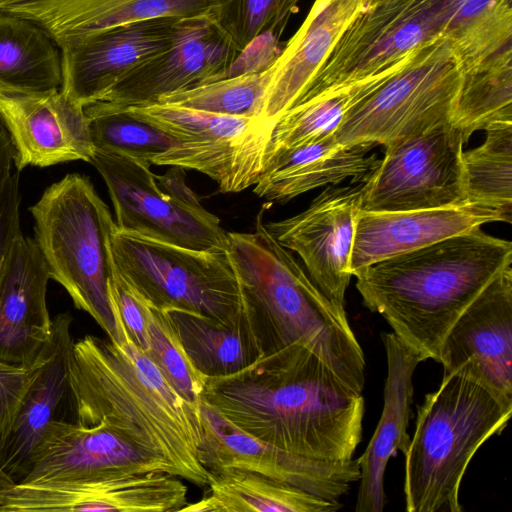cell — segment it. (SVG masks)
<instances>
[{
	"instance_id": "1",
	"label": "cell",
	"mask_w": 512,
	"mask_h": 512,
	"mask_svg": "<svg viewBox=\"0 0 512 512\" xmlns=\"http://www.w3.org/2000/svg\"><path fill=\"white\" fill-rule=\"evenodd\" d=\"M200 400L245 433L307 458L350 460L362 440V393L302 344L207 378Z\"/></svg>"
},
{
	"instance_id": "2",
	"label": "cell",
	"mask_w": 512,
	"mask_h": 512,
	"mask_svg": "<svg viewBox=\"0 0 512 512\" xmlns=\"http://www.w3.org/2000/svg\"><path fill=\"white\" fill-rule=\"evenodd\" d=\"M120 330V343L94 335L74 341L68 384L76 422L103 424L163 460L171 475L208 486L210 472L200 460L199 404L180 396L151 358Z\"/></svg>"
},
{
	"instance_id": "3",
	"label": "cell",
	"mask_w": 512,
	"mask_h": 512,
	"mask_svg": "<svg viewBox=\"0 0 512 512\" xmlns=\"http://www.w3.org/2000/svg\"><path fill=\"white\" fill-rule=\"evenodd\" d=\"M512 264V243L475 228L370 264L353 276L363 305L424 361H437L458 317Z\"/></svg>"
},
{
	"instance_id": "4",
	"label": "cell",
	"mask_w": 512,
	"mask_h": 512,
	"mask_svg": "<svg viewBox=\"0 0 512 512\" xmlns=\"http://www.w3.org/2000/svg\"><path fill=\"white\" fill-rule=\"evenodd\" d=\"M227 240L244 307L264 355L302 344L362 393L366 362L348 318L319 291L290 250L270 234L263 210L253 231L227 232Z\"/></svg>"
},
{
	"instance_id": "5",
	"label": "cell",
	"mask_w": 512,
	"mask_h": 512,
	"mask_svg": "<svg viewBox=\"0 0 512 512\" xmlns=\"http://www.w3.org/2000/svg\"><path fill=\"white\" fill-rule=\"evenodd\" d=\"M512 398L494 390L466 365L443 373L439 387L418 406L405 452L407 512H460L459 490L480 446L499 434Z\"/></svg>"
},
{
	"instance_id": "6",
	"label": "cell",
	"mask_w": 512,
	"mask_h": 512,
	"mask_svg": "<svg viewBox=\"0 0 512 512\" xmlns=\"http://www.w3.org/2000/svg\"><path fill=\"white\" fill-rule=\"evenodd\" d=\"M34 240L50 279L88 313L107 337L122 340L109 287L114 275L111 238L116 223L89 177L71 173L45 189L30 207Z\"/></svg>"
},
{
	"instance_id": "7",
	"label": "cell",
	"mask_w": 512,
	"mask_h": 512,
	"mask_svg": "<svg viewBox=\"0 0 512 512\" xmlns=\"http://www.w3.org/2000/svg\"><path fill=\"white\" fill-rule=\"evenodd\" d=\"M116 270L156 308L200 314L230 325L247 316L227 250H195L115 228Z\"/></svg>"
},
{
	"instance_id": "8",
	"label": "cell",
	"mask_w": 512,
	"mask_h": 512,
	"mask_svg": "<svg viewBox=\"0 0 512 512\" xmlns=\"http://www.w3.org/2000/svg\"><path fill=\"white\" fill-rule=\"evenodd\" d=\"M90 163L108 188L119 230L195 250H227V232L186 185L183 168L155 175L147 161L100 150Z\"/></svg>"
},
{
	"instance_id": "9",
	"label": "cell",
	"mask_w": 512,
	"mask_h": 512,
	"mask_svg": "<svg viewBox=\"0 0 512 512\" xmlns=\"http://www.w3.org/2000/svg\"><path fill=\"white\" fill-rule=\"evenodd\" d=\"M462 74L442 37L415 50L406 63L344 116L333 133L341 145L387 144L450 120Z\"/></svg>"
},
{
	"instance_id": "10",
	"label": "cell",
	"mask_w": 512,
	"mask_h": 512,
	"mask_svg": "<svg viewBox=\"0 0 512 512\" xmlns=\"http://www.w3.org/2000/svg\"><path fill=\"white\" fill-rule=\"evenodd\" d=\"M123 109L177 139L151 164L196 170L223 193L243 191L264 173L273 127L261 119L160 103Z\"/></svg>"
},
{
	"instance_id": "11",
	"label": "cell",
	"mask_w": 512,
	"mask_h": 512,
	"mask_svg": "<svg viewBox=\"0 0 512 512\" xmlns=\"http://www.w3.org/2000/svg\"><path fill=\"white\" fill-rule=\"evenodd\" d=\"M457 2L372 0L343 32L295 105L386 70L442 36Z\"/></svg>"
},
{
	"instance_id": "12",
	"label": "cell",
	"mask_w": 512,
	"mask_h": 512,
	"mask_svg": "<svg viewBox=\"0 0 512 512\" xmlns=\"http://www.w3.org/2000/svg\"><path fill=\"white\" fill-rule=\"evenodd\" d=\"M464 144L450 120L387 144L384 157L363 181L361 210L407 211L466 203Z\"/></svg>"
},
{
	"instance_id": "13",
	"label": "cell",
	"mask_w": 512,
	"mask_h": 512,
	"mask_svg": "<svg viewBox=\"0 0 512 512\" xmlns=\"http://www.w3.org/2000/svg\"><path fill=\"white\" fill-rule=\"evenodd\" d=\"M362 182L327 186L304 211L265 223L270 234L299 255L307 274L335 309L347 317L345 294L351 273Z\"/></svg>"
},
{
	"instance_id": "14",
	"label": "cell",
	"mask_w": 512,
	"mask_h": 512,
	"mask_svg": "<svg viewBox=\"0 0 512 512\" xmlns=\"http://www.w3.org/2000/svg\"><path fill=\"white\" fill-rule=\"evenodd\" d=\"M200 460L209 472L240 469L285 482L329 501H340L360 478L358 458L331 461L283 451L235 427L200 400Z\"/></svg>"
},
{
	"instance_id": "15",
	"label": "cell",
	"mask_w": 512,
	"mask_h": 512,
	"mask_svg": "<svg viewBox=\"0 0 512 512\" xmlns=\"http://www.w3.org/2000/svg\"><path fill=\"white\" fill-rule=\"evenodd\" d=\"M242 54L208 16L184 17L169 49L130 71L94 103L111 109L151 104L230 76Z\"/></svg>"
},
{
	"instance_id": "16",
	"label": "cell",
	"mask_w": 512,
	"mask_h": 512,
	"mask_svg": "<svg viewBox=\"0 0 512 512\" xmlns=\"http://www.w3.org/2000/svg\"><path fill=\"white\" fill-rule=\"evenodd\" d=\"M184 17L160 16L63 41V94L85 107L100 100L121 78L174 43Z\"/></svg>"
},
{
	"instance_id": "17",
	"label": "cell",
	"mask_w": 512,
	"mask_h": 512,
	"mask_svg": "<svg viewBox=\"0 0 512 512\" xmlns=\"http://www.w3.org/2000/svg\"><path fill=\"white\" fill-rule=\"evenodd\" d=\"M0 120L14 150L17 171L82 160L94 154L84 107L60 89L28 90L0 82Z\"/></svg>"
},
{
	"instance_id": "18",
	"label": "cell",
	"mask_w": 512,
	"mask_h": 512,
	"mask_svg": "<svg viewBox=\"0 0 512 512\" xmlns=\"http://www.w3.org/2000/svg\"><path fill=\"white\" fill-rule=\"evenodd\" d=\"M437 362L444 372L462 365L512 398V267H504L446 334Z\"/></svg>"
},
{
	"instance_id": "19",
	"label": "cell",
	"mask_w": 512,
	"mask_h": 512,
	"mask_svg": "<svg viewBox=\"0 0 512 512\" xmlns=\"http://www.w3.org/2000/svg\"><path fill=\"white\" fill-rule=\"evenodd\" d=\"M166 472L168 465L103 424L53 420L36 446L19 483L65 481L115 472ZM17 483V482H15Z\"/></svg>"
},
{
	"instance_id": "20",
	"label": "cell",
	"mask_w": 512,
	"mask_h": 512,
	"mask_svg": "<svg viewBox=\"0 0 512 512\" xmlns=\"http://www.w3.org/2000/svg\"><path fill=\"white\" fill-rule=\"evenodd\" d=\"M507 222L488 205H460L358 214L351 255L352 276L375 262L466 233L491 222Z\"/></svg>"
},
{
	"instance_id": "21",
	"label": "cell",
	"mask_w": 512,
	"mask_h": 512,
	"mask_svg": "<svg viewBox=\"0 0 512 512\" xmlns=\"http://www.w3.org/2000/svg\"><path fill=\"white\" fill-rule=\"evenodd\" d=\"M49 279L34 238L21 233L0 279V360L32 365L50 339Z\"/></svg>"
},
{
	"instance_id": "22",
	"label": "cell",
	"mask_w": 512,
	"mask_h": 512,
	"mask_svg": "<svg viewBox=\"0 0 512 512\" xmlns=\"http://www.w3.org/2000/svg\"><path fill=\"white\" fill-rule=\"evenodd\" d=\"M381 339L386 353L387 375L384 384L383 409L376 429L363 454L360 466L356 512H382L386 504L384 476L388 461L400 450L407 451V432L412 417L413 374L424 359L393 332Z\"/></svg>"
},
{
	"instance_id": "23",
	"label": "cell",
	"mask_w": 512,
	"mask_h": 512,
	"mask_svg": "<svg viewBox=\"0 0 512 512\" xmlns=\"http://www.w3.org/2000/svg\"><path fill=\"white\" fill-rule=\"evenodd\" d=\"M372 0H315L273 64L260 119L273 127L295 105L337 41Z\"/></svg>"
},
{
	"instance_id": "24",
	"label": "cell",
	"mask_w": 512,
	"mask_h": 512,
	"mask_svg": "<svg viewBox=\"0 0 512 512\" xmlns=\"http://www.w3.org/2000/svg\"><path fill=\"white\" fill-rule=\"evenodd\" d=\"M73 318L60 313L52 319L44 362L27 390L10 435L0 450V469L18 482L29 468L31 456L65 396L69 394V363L74 339Z\"/></svg>"
},
{
	"instance_id": "25",
	"label": "cell",
	"mask_w": 512,
	"mask_h": 512,
	"mask_svg": "<svg viewBox=\"0 0 512 512\" xmlns=\"http://www.w3.org/2000/svg\"><path fill=\"white\" fill-rule=\"evenodd\" d=\"M213 0H24L0 12L27 19L56 45L89 33L160 17L208 16Z\"/></svg>"
},
{
	"instance_id": "26",
	"label": "cell",
	"mask_w": 512,
	"mask_h": 512,
	"mask_svg": "<svg viewBox=\"0 0 512 512\" xmlns=\"http://www.w3.org/2000/svg\"><path fill=\"white\" fill-rule=\"evenodd\" d=\"M374 143L341 145L332 135L319 138L275 157L254 185L259 198L285 203L310 190L339 185L348 179L364 181L378 165L369 154Z\"/></svg>"
},
{
	"instance_id": "27",
	"label": "cell",
	"mask_w": 512,
	"mask_h": 512,
	"mask_svg": "<svg viewBox=\"0 0 512 512\" xmlns=\"http://www.w3.org/2000/svg\"><path fill=\"white\" fill-rule=\"evenodd\" d=\"M209 489L186 512H335L340 501H329L264 475L225 469L210 472Z\"/></svg>"
},
{
	"instance_id": "28",
	"label": "cell",
	"mask_w": 512,
	"mask_h": 512,
	"mask_svg": "<svg viewBox=\"0 0 512 512\" xmlns=\"http://www.w3.org/2000/svg\"><path fill=\"white\" fill-rule=\"evenodd\" d=\"M164 312L190 360L207 378L238 372L264 355L248 313L226 325L192 312Z\"/></svg>"
},
{
	"instance_id": "29",
	"label": "cell",
	"mask_w": 512,
	"mask_h": 512,
	"mask_svg": "<svg viewBox=\"0 0 512 512\" xmlns=\"http://www.w3.org/2000/svg\"><path fill=\"white\" fill-rule=\"evenodd\" d=\"M411 54L373 76L326 91L283 113L271 131L265 168L283 152L333 135L347 112L395 74Z\"/></svg>"
},
{
	"instance_id": "30",
	"label": "cell",
	"mask_w": 512,
	"mask_h": 512,
	"mask_svg": "<svg viewBox=\"0 0 512 512\" xmlns=\"http://www.w3.org/2000/svg\"><path fill=\"white\" fill-rule=\"evenodd\" d=\"M450 123L465 143L475 131L512 126V48L462 75Z\"/></svg>"
},
{
	"instance_id": "31",
	"label": "cell",
	"mask_w": 512,
	"mask_h": 512,
	"mask_svg": "<svg viewBox=\"0 0 512 512\" xmlns=\"http://www.w3.org/2000/svg\"><path fill=\"white\" fill-rule=\"evenodd\" d=\"M0 82L28 90L60 89L61 55L35 23L0 12Z\"/></svg>"
},
{
	"instance_id": "32",
	"label": "cell",
	"mask_w": 512,
	"mask_h": 512,
	"mask_svg": "<svg viewBox=\"0 0 512 512\" xmlns=\"http://www.w3.org/2000/svg\"><path fill=\"white\" fill-rule=\"evenodd\" d=\"M442 37L462 75L512 48V0H458Z\"/></svg>"
},
{
	"instance_id": "33",
	"label": "cell",
	"mask_w": 512,
	"mask_h": 512,
	"mask_svg": "<svg viewBox=\"0 0 512 512\" xmlns=\"http://www.w3.org/2000/svg\"><path fill=\"white\" fill-rule=\"evenodd\" d=\"M467 202L499 210L512 220V126L486 131L484 142L463 152Z\"/></svg>"
},
{
	"instance_id": "34",
	"label": "cell",
	"mask_w": 512,
	"mask_h": 512,
	"mask_svg": "<svg viewBox=\"0 0 512 512\" xmlns=\"http://www.w3.org/2000/svg\"><path fill=\"white\" fill-rule=\"evenodd\" d=\"M273 64L162 95L154 103L260 119Z\"/></svg>"
},
{
	"instance_id": "35",
	"label": "cell",
	"mask_w": 512,
	"mask_h": 512,
	"mask_svg": "<svg viewBox=\"0 0 512 512\" xmlns=\"http://www.w3.org/2000/svg\"><path fill=\"white\" fill-rule=\"evenodd\" d=\"M94 150L115 152L151 161L177 143V139L127 109L97 103L84 107Z\"/></svg>"
},
{
	"instance_id": "36",
	"label": "cell",
	"mask_w": 512,
	"mask_h": 512,
	"mask_svg": "<svg viewBox=\"0 0 512 512\" xmlns=\"http://www.w3.org/2000/svg\"><path fill=\"white\" fill-rule=\"evenodd\" d=\"M301 0H213L208 17L242 53L259 38H280Z\"/></svg>"
},
{
	"instance_id": "37",
	"label": "cell",
	"mask_w": 512,
	"mask_h": 512,
	"mask_svg": "<svg viewBox=\"0 0 512 512\" xmlns=\"http://www.w3.org/2000/svg\"><path fill=\"white\" fill-rule=\"evenodd\" d=\"M146 318V354L180 396L191 403L199 404L207 377L190 360L165 312L153 306L148 300Z\"/></svg>"
},
{
	"instance_id": "38",
	"label": "cell",
	"mask_w": 512,
	"mask_h": 512,
	"mask_svg": "<svg viewBox=\"0 0 512 512\" xmlns=\"http://www.w3.org/2000/svg\"><path fill=\"white\" fill-rule=\"evenodd\" d=\"M44 357L43 347L32 365L0 360V450L10 435L24 396L38 374Z\"/></svg>"
},
{
	"instance_id": "39",
	"label": "cell",
	"mask_w": 512,
	"mask_h": 512,
	"mask_svg": "<svg viewBox=\"0 0 512 512\" xmlns=\"http://www.w3.org/2000/svg\"><path fill=\"white\" fill-rule=\"evenodd\" d=\"M19 171L0 183V279L20 229Z\"/></svg>"
},
{
	"instance_id": "40",
	"label": "cell",
	"mask_w": 512,
	"mask_h": 512,
	"mask_svg": "<svg viewBox=\"0 0 512 512\" xmlns=\"http://www.w3.org/2000/svg\"><path fill=\"white\" fill-rule=\"evenodd\" d=\"M14 150L10 136L0 120V183L11 173Z\"/></svg>"
},
{
	"instance_id": "41",
	"label": "cell",
	"mask_w": 512,
	"mask_h": 512,
	"mask_svg": "<svg viewBox=\"0 0 512 512\" xmlns=\"http://www.w3.org/2000/svg\"><path fill=\"white\" fill-rule=\"evenodd\" d=\"M24 0H0V9L10 4L18 3Z\"/></svg>"
}]
</instances>
